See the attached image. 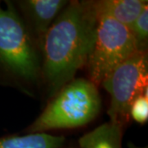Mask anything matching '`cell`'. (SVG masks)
I'll use <instances>...</instances> for the list:
<instances>
[{"mask_svg":"<svg viewBox=\"0 0 148 148\" xmlns=\"http://www.w3.org/2000/svg\"><path fill=\"white\" fill-rule=\"evenodd\" d=\"M97 14L93 1H69L41 41V73L53 97L86 65Z\"/></svg>","mask_w":148,"mask_h":148,"instance_id":"1","label":"cell"},{"mask_svg":"<svg viewBox=\"0 0 148 148\" xmlns=\"http://www.w3.org/2000/svg\"><path fill=\"white\" fill-rule=\"evenodd\" d=\"M101 100L90 80L74 78L53 96L43 112L28 127V133L84 126L100 113Z\"/></svg>","mask_w":148,"mask_h":148,"instance_id":"2","label":"cell"},{"mask_svg":"<svg viewBox=\"0 0 148 148\" xmlns=\"http://www.w3.org/2000/svg\"><path fill=\"white\" fill-rule=\"evenodd\" d=\"M0 72L18 82L33 84L40 77L41 60L31 32L12 3L0 7Z\"/></svg>","mask_w":148,"mask_h":148,"instance_id":"3","label":"cell"},{"mask_svg":"<svg viewBox=\"0 0 148 148\" xmlns=\"http://www.w3.org/2000/svg\"><path fill=\"white\" fill-rule=\"evenodd\" d=\"M138 51L129 27L106 16H97L86 66L90 81L97 86Z\"/></svg>","mask_w":148,"mask_h":148,"instance_id":"4","label":"cell"},{"mask_svg":"<svg viewBox=\"0 0 148 148\" xmlns=\"http://www.w3.org/2000/svg\"><path fill=\"white\" fill-rule=\"evenodd\" d=\"M148 57L147 51L138 50L114 69L101 83L110 94V120L124 123L129 118L132 101L147 91Z\"/></svg>","mask_w":148,"mask_h":148,"instance_id":"5","label":"cell"},{"mask_svg":"<svg viewBox=\"0 0 148 148\" xmlns=\"http://www.w3.org/2000/svg\"><path fill=\"white\" fill-rule=\"evenodd\" d=\"M69 3L67 0H21L16 5L41 43L49 28Z\"/></svg>","mask_w":148,"mask_h":148,"instance_id":"6","label":"cell"},{"mask_svg":"<svg viewBox=\"0 0 148 148\" xmlns=\"http://www.w3.org/2000/svg\"><path fill=\"white\" fill-rule=\"evenodd\" d=\"M97 16H106L130 27L148 7L147 0H100L93 1Z\"/></svg>","mask_w":148,"mask_h":148,"instance_id":"7","label":"cell"},{"mask_svg":"<svg viewBox=\"0 0 148 148\" xmlns=\"http://www.w3.org/2000/svg\"><path fill=\"white\" fill-rule=\"evenodd\" d=\"M123 127L118 122L104 123L79 138V148H123Z\"/></svg>","mask_w":148,"mask_h":148,"instance_id":"8","label":"cell"},{"mask_svg":"<svg viewBox=\"0 0 148 148\" xmlns=\"http://www.w3.org/2000/svg\"><path fill=\"white\" fill-rule=\"evenodd\" d=\"M66 139L47 132L27 133L23 136L0 138V148H64Z\"/></svg>","mask_w":148,"mask_h":148,"instance_id":"9","label":"cell"},{"mask_svg":"<svg viewBox=\"0 0 148 148\" xmlns=\"http://www.w3.org/2000/svg\"><path fill=\"white\" fill-rule=\"evenodd\" d=\"M138 50L147 51L148 43V7L145 8L129 27Z\"/></svg>","mask_w":148,"mask_h":148,"instance_id":"10","label":"cell"},{"mask_svg":"<svg viewBox=\"0 0 148 148\" xmlns=\"http://www.w3.org/2000/svg\"><path fill=\"white\" fill-rule=\"evenodd\" d=\"M129 117L140 124H144L148 119L147 91L137 96L129 108Z\"/></svg>","mask_w":148,"mask_h":148,"instance_id":"11","label":"cell"},{"mask_svg":"<svg viewBox=\"0 0 148 148\" xmlns=\"http://www.w3.org/2000/svg\"><path fill=\"white\" fill-rule=\"evenodd\" d=\"M127 147H128V148H147V147H137L136 145H134V144L132 143H128V144H127Z\"/></svg>","mask_w":148,"mask_h":148,"instance_id":"12","label":"cell"}]
</instances>
